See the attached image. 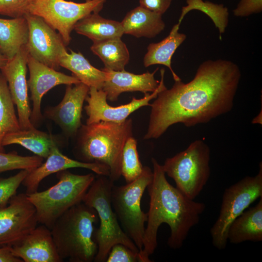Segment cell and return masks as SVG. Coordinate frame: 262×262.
<instances>
[{"mask_svg": "<svg viewBox=\"0 0 262 262\" xmlns=\"http://www.w3.org/2000/svg\"><path fill=\"white\" fill-rule=\"evenodd\" d=\"M241 78L239 67L230 60L204 61L191 81H175L171 88L158 93L150 104L144 139H158L177 123L191 127L230 112Z\"/></svg>", "mask_w": 262, "mask_h": 262, "instance_id": "1", "label": "cell"}, {"mask_svg": "<svg viewBox=\"0 0 262 262\" xmlns=\"http://www.w3.org/2000/svg\"><path fill=\"white\" fill-rule=\"evenodd\" d=\"M153 178L147 188L149 208L147 226L143 238V247L139 252V262H150L149 256L157 246V232L163 223L168 225L170 235L167 245L172 249L180 248L190 229L197 225L206 206L184 196L170 184L162 165L152 158Z\"/></svg>", "mask_w": 262, "mask_h": 262, "instance_id": "2", "label": "cell"}, {"mask_svg": "<svg viewBox=\"0 0 262 262\" xmlns=\"http://www.w3.org/2000/svg\"><path fill=\"white\" fill-rule=\"evenodd\" d=\"M132 136V121H100L82 124L74 138L73 154L79 161L102 164L110 170L113 182L121 176V157L127 139Z\"/></svg>", "mask_w": 262, "mask_h": 262, "instance_id": "3", "label": "cell"}, {"mask_svg": "<svg viewBox=\"0 0 262 262\" xmlns=\"http://www.w3.org/2000/svg\"><path fill=\"white\" fill-rule=\"evenodd\" d=\"M96 210L82 202L72 207L55 222L50 229L58 254L63 261L91 262L98 252L93 236L98 221Z\"/></svg>", "mask_w": 262, "mask_h": 262, "instance_id": "4", "label": "cell"}, {"mask_svg": "<svg viewBox=\"0 0 262 262\" xmlns=\"http://www.w3.org/2000/svg\"><path fill=\"white\" fill-rule=\"evenodd\" d=\"M56 174L58 181L55 185L44 191L27 194L35 209L38 223L50 229L65 212L82 202L95 179L93 173L78 175L68 169Z\"/></svg>", "mask_w": 262, "mask_h": 262, "instance_id": "5", "label": "cell"}, {"mask_svg": "<svg viewBox=\"0 0 262 262\" xmlns=\"http://www.w3.org/2000/svg\"><path fill=\"white\" fill-rule=\"evenodd\" d=\"M98 176L82 200V202L96 210L100 221L99 226L94 234L98 252L94 261L106 262L111 247L118 243L139 252L136 246L120 226L113 208L111 195L114 182L108 177Z\"/></svg>", "mask_w": 262, "mask_h": 262, "instance_id": "6", "label": "cell"}, {"mask_svg": "<svg viewBox=\"0 0 262 262\" xmlns=\"http://www.w3.org/2000/svg\"><path fill=\"white\" fill-rule=\"evenodd\" d=\"M210 152L207 144L196 140L185 150L167 158L162 165L176 187L191 199L198 196L209 179Z\"/></svg>", "mask_w": 262, "mask_h": 262, "instance_id": "7", "label": "cell"}, {"mask_svg": "<svg viewBox=\"0 0 262 262\" xmlns=\"http://www.w3.org/2000/svg\"><path fill=\"white\" fill-rule=\"evenodd\" d=\"M153 171L144 166L142 174L125 185H113L111 199L114 211L124 232L131 239L140 252L143 247L145 224L147 213L141 208V200L147 186L151 182Z\"/></svg>", "mask_w": 262, "mask_h": 262, "instance_id": "8", "label": "cell"}, {"mask_svg": "<svg viewBox=\"0 0 262 262\" xmlns=\"http://www.w3.org/2000/svg\"><path fill=\"white\" fill-rule=\"evenodd\" d=\"M262 197V164L258 173L246 176L225 189L218 218L211 228L213 246L226 248L227 233L232 222L258 198Z\"/></svg>", "mask_w": 262, "mask_h": 262, "instance_id": "9", "label": "cell"}, {"mask_svg": "<svg viewBox=\"0 0 262 262\" xmlns=\"http://www.w3.org/2000/svg\"><path fill=\"white\" fill-rule=\"evenodd\" d=\"M107 0H86L78 3L66 0H32L27 13L41 17L62 36L66 46L69 45L71 33L81 19L98 13Z\"/></svg>", "mask_w": 262, "mask_h": 262, "instance_id": "10", "label": "cell"}, {"mask_svg": "<svg viewBox=\"0 0 262 262\" xmlns=\"http://www.w3.org/2000/svg\"><path fill=\"white\" fill-rule=\"evenodd\" d=\"M36 210L26 193L15 194L0 204V247L18 244L38 224Z\"/></svg>", "mask_w": 262, "mask_h": 262, "instance_id": "11", "label": "cell"}, {"mask_svg": "<svg viewBox=\"0 0 262 262\" xmlns=\"http://www.w3.org/2000/svg\"><path fill=\"white\" fill-rule=\"evenodd\" d=\"M29 36L26 47L29 54L39 62L56 70L67 50L61 35L41 17L26 13Z\"/></svg>", "mask_w": 262, "mask_h": 262, "instance_id": "12", "label": "cell"}, {"mask_svg": "<svg viewBox=\"0 0 262 262\" xmlns=\"http://www.w3.org/2000/svg\"><path fill=\"white\" fill-rule=\"evenodd\" d=\"M164 68L161 69L159 86L151 94L146 93L141 98L133 97L129 103L118 106L113 107L108 104L106 94L102 89L90 87L85 100L87 104L84 107L88 116L86 124L100 121L122 122L137 110L144 106H150L149 101L155 98L160 92L166 88L164 83Z\"/></svg>", "mask_w": 262, "mask_h": 262, "instance_id": "13", "label": "cell"}, {"mask_svg": "<svg viewBox=\"0 0 262 262\" xmlns=\"http://www.w3.org/2000/svg\"><path fill=\"white\" fill-rule=\"evenodd\" d=\"M29 54L25 45L0 69L7 81L13 102L16 106L18 119L22 130L34 128L30 120L32 110L26 80Z\"/></svg>", "mask_w": 262, "mask_h": 262, "instance_id": "14", "label": "cell"}, {"mask_svg": "<svg viewBox=\"0 0 262 262\" xmlns=\"http://www.w3.org/2000/svg\"><path fill=\"white\" fill-rule=\"evenodd\" d=\"M27 67L30 77L27 81L33 102L30 120L35 127L42 121L41 101L43 97L54 87L76 84L81 82L74 76H69L36 60L29 54Z\"/></svg>", "mask_w": 262, "mask_h": 262, "instance_id": "15", "label": "cell"}, {"mask_svg": "<svg viewBox=\"0 0 262 262\" xmlns=\"http://www.w3.org/2000/svg\"><path fill=\"white\" fill-rule=\"evenodd\" d=\"M89 91V87L81 82L67 85L61 101L44 110V116L54 122L67 138L74 139L82 125L83 105Z\"/></svg>", "mask_w": 262, "mask_h": 262, "instance_id": "16", "label": "cell"}, {"mask_svg": "<svg viewBox=\"0 0 262 262\" xmlns=\"http://www.w3.org/2000/svg\"><path fill=\"white\" fill-rule=\"evenodd\" d=\"M71 168H82L92 171L98 175L109 177L110 170L102 164L86 163L71 159L61 153L57 144L54 145L46 161L28 173L22 184L27 194L38 191L39 184L45 178L54 173Z\"/></svg>", "mask_w": 262, "mask_h": 262, "instance_id": "17", "label": "cell"}, {"mask_svg": "<svg viewBox=\"0 0 262 262\" xmlns=\"http://www.w3.org/2000/svg\"><path fill=\"white\" fill-rule=\"evenodd\" d=\"M13 254L24 262H62L50 229L36 227L18 244L11 247Z\"/></svg>", "mask_w": 262, "mask_h": 262, "instance_id": "18", "label": "cell"}, {"mask_svg": "<svg viewBox=\"0 0 262 262\" xmlns=\"http://www.w3.org/2000/svg\"><path fill=\"white\" fill-rule=\"evenodd\" d=\"M107 73L102 89L106 93L107 100L115 101L119 95L125 92H141L144 94L154 92L159 86L160 81L155 78L158 68L153 72L147 71L135 74L126 71H114L102 68Z\"/></svg>", "mask_w": 262, "mask_h": 262, "instance_id": "19", "label": "cell"}, {"mask_svg": "<svg viewBox=\"0 0 262 262\" xmlns=\"http://www.w3.org/2000/svg\"><path fill=\"white\" fill-rule=\"evenodd\" d=\"M228 241L232 244L262 241V197L254 206L245 211L230 224Z\"/></svg>", "mask_w": 262, "mask_h": 262, "instance_id": "20", "label": "cell"}, {"mask_svg": "<svg viewBox=\"0 0 262 262\" xmlns=\"http://www.w3.org/2000/svg\"><path fill=\"white\" fill-rule=\"evenodd\" d=\"M124 34L137 38H154L165 28L162 15L138 6L128 12L121 22Z\"/></svg>", "mask_w": 262, "mask_h": 262, "instance_id": "21", "label": "cell"}, {"mask_svg": "<svg viewBox=\"0 0 262 262\" xmlns=\"http://www.w3.org/2000/svg\"><path fill=\"white\" fill-rule=\"evenodd\" d=\"M180 25L179 23L175 25L168 35L161 41L149 44L143 59L144 66L146 67L154 65H162L167 67L174 81L181 79L172 68L171 59L176 49L186 38L184 33L178 32Z\"/></svg>", "mask_w": 262, "mask_h": 262, "instance_id": "22", "label": "cell"}, {"mask_svg": "<svg viewBox=\"0 0 262 262\" xmlns=\"http://www.w3.org/2000/svg\"><path fill=\"white\" fill-rule=\"evenodd\" d=\"M69 50L70 53L66 52L60 58V66L70 70L72 75L89 88L102 89L107 78V72L93 66L80 52Z\"/></svg>", "mask_w": 262, "mask_h": 262, "instance_id": "23", "label": "cell"}, {"mask_svg": "<svg viewBox=\"0 0 262 262\" xmlns=\"http://www.w3.org/2000/svg\"><path fill=\"white\" fill-rule=\"evenodd\" d=\"M29 29L24 16L0 18V52L11 59L27 43Z\"/></svg>", "mask_w": 262, "mask_h": 262, "instance_id": "24", "label": "cell"}, {"mask_svg": "<svg viewBox=\"0 0 262 262\" xmlns=\"http://www.w3.org/2000/svg\"><path fill=\"white\" fill-rule=\"evenodd\" d=\"M74 30L93 42L121 37L124 34L121 22L105 18L98 13H91L80 20L75 24Z\"/></svg>", "mask_w": 262, "mask_h": 262, "instance_id": "25", "label": "cell"}, {"mask_svg": "<svg viewBox=\"0 0 262 262\" xmlns=\"http://www.w3.org/2000/svg\"><path fill=\"white\" fill-rule=\"evenodd\" d=\"M55 139L50 133L38 130L34 127L27 130L20 129L6 135L2 140V145L4 147L18 144L35 155L46 159L52 146L57 144Z\"/></svg>", "mask_w": 262, "mask_h": 262, "instance_id": "26", "label": "cell"}, {"mask_svg": "<svg viewBox=\"0 0 262 262\" xmlns=\"http://www.w3.org/2000/svg\"><path fill=\"white\" fill-rule=\"evenodd\" d=\"M90 49L101 59L104 68L107 69L123 70L130 60L129 50L121 37L93 42Z\"/></svg>", "mask_w": 262, "mask_h": 262, "instance_id": "27", "label": "cell"}, {"mask_svg": "<svg viewBox=\"0 0 262 262\" xmlns=\"http://www.w3.org/2000/svg\"><path fill=\"white\" fill-rule=\"evenodd\" d=\"M14 103L7 82L0 73V152H5L2 145L3 138L7 134L21 129L17 117Z\"/></svg>", "mask_w": 262, "mask_h": 262, "instance_id": "28", "label": "cell"}, {"mask_svg": "<svg viewBox=\"0 0 262 262\" xmlns=\"http://www.w3.org/2000/svg\"><path fill=\"white\" fill-rule=\"evenodd\" d=\"M187 5L182 8L179 20L180 24L185 15L192 10H197L207 15L218 29L220 34L223 33L229 20L228 9L223 4H218L203 0H186Z\"/></svg>", "mask_w": 262, "mask_h": 262, "instance_id": "29", "label": "cell"}, {"mask_svg": "<svg viewBox=\"0 0 262 262\" xmlns=\"http://www.w3.org/2000/svg\"><path fill=\"white\" fill-rule=\"evenodd\" d=\"M137 145V140L132 136L127 139L123 149L121 172L127 183L137 179L144 169L139 159Z\"/></svg>", "mask_w": 262, "mask_h": 262, "instance_id": "30", "label": "cell"}, {"mask_svg": "<svg viewBox=\"0 0 262 262\" xmlns=\"http://www.w3.org/2000/svg\"><path fill=\"white\" fill-rule=\"evenodd\" d=\"M43 158L37 155L24 156L16 152H0V173L16 169L30 171L39 166Z\"/></svg>", "mask_w": 262, "mask_h": 262, "instance_id": "31", "label": "cell"}, {"mask_svg": "<svg viewBox=\"0 0 262 262\" xmlns=\"http://www.w3.org/2000/svg\"><path fill=\"white\" fill-rule=\"evenodd\" d=\"M29 170L21 169L16 175L8 177H0V204L8 203L10 198L16 194V191Z\"/></svg>", "mask_w": 262, "mask_h": 262, "instance_id": "32", "label": "cell"}, {"mask_svg": "<svg viewBox=\"0 0 262 262\" xmlns=\"http://www.w3.org/2000/svg\"><path fill=\"white\" fill-rule=\"evenodd\" d=\"M32 0H0V15L11 18L22 17L27 13Z\"/></svg>", "mask_w": 262, "mask_h": 262, "instance_id": "33", "label": "cell"}, {"mask_svg": "<svg viewBox=\"0 0 262 262\" xmlns=\"http://www.w3.org/2000/svg\"><path fill=\"white\" fill-rule=\"evenodd\" d=\"M138 253L122 244H116L111 247L106 262H139Z\"/></svg>", "mask_w": 262, "mask_h": 262, "instance_id": "34", "label": "cell"}, {"mask_svg": "<svg viewBox=\"0 0 262 262\" xmlns=\"http://www.w3.org/2000/svg\"><path fill=\"white\" fill-rule=\"evenodd\" d=\"M262 11V0H240L233 10L237 17H246Z\"/></svg>", "mask_w": 262, "mask_h": 262, "instance_id": "35", "label": "cell"}, {"mask_svg": "<svg viewBox=\"0 0 262 262\" xmlns=\"http://www.w3.org/2000/svg\"><path fill=\"white\" fill-rule=\"evenodd\" d=\"M172 0H139V6L163 15L169 8Z\"/></svg>", "mask_w": 262, "mask_h": 262, "instance_id": "36", "label": "cell"}, {"mask_svg": "<svg viewBox=\"0 0 262 262\" xmlns=\"http://www.w3.org/2000/svg\"><path fill=\"white\" fill-rule=\"evenodd\" d=\"M0 262H23L18 257L14 256L11 247H0Z\"/></svg>", "mask_w": 262, "mask_h": 262, "instance_id": "37", "label": "cell"}, {"mask_svg": "<svg viewBox=\"0 0 262 262\" xmlns=\"http://www.w3.org/2000/svg\"><path fill=\"white\" fill-rule=\"evenodd\" d=\"M7 61V58L0 52V69L6 64Z\"/></svg>", "mask_w": 262, "mask_h": 262, "instance_id": "38", "label": "cell"}]
</instances>
